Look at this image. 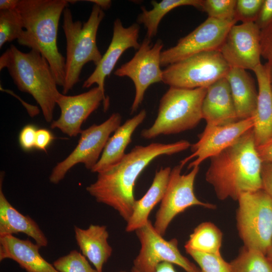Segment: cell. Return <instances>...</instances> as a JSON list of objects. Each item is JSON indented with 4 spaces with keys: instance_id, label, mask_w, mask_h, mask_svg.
<instances>
[{
    "instance_id": "22",
    "label": "cell",
    "mask_w": 272,
    "mask_h": 272,
    "mask_svg": "<svg viewBox=\"0 0 272 272\" xmlns=\"http://www.w3.org/2000/svg\"><path fill=\"white\" fill-rule=\"evenodd\" d=\"M74 231L82 254L98 272H102L104 265L112 253V248L108 242L109 233L106 226L91 224L87 229H82L75 226Z\"/></svg>"
},
{
    "instance_id": "34",
    "label": "cell",
    "mask_w": 272,
    "mask_h": 272,
    "mask_svg": "<svg viewBox=\"0 0 272 272\" xmlns=\"http://www.w3.org/2000/svg\"><path fill=\"white\" fill-rule=\"evenodd\" d=\"M261 55L266 60L272 82V22L260 30Z\"/></svg>"
},
{
    "instance_id": "29",
    "label": "cell",
    "mask_w": 272,
    "mask_h": 272,
    "mask_svg": "<svg viewBox=\"0 0 272 272\" xmlns=\"http://www.w3.org/2000/svg\"><path fill=\"white\" fill-rule=\"evenodd\" d=\"M22 19L16 9L0 10V48L6 43L21 38L24 31Z\"/></svg>"
},
{
    "instance_id": "7",
    "label": "cell",
    "mask_w": 272,
    "mask_h": 272,
    "mask_svg": "<svg viewBox=\"0 0 272 272\" xmlns=\"http://www.w3.org/2000/svg\"><path fill=\"white\" fill-rule=\"evenodd\" d=\"M237 201V226L244 246L266 255L272 242V198L261 189Z\"/></svg>"
},
{
    "instance_id": "19",
    "label": "cell",
    "mask_w": 272,
    "mask_h": 272,
    "mask_svg": "<svg viewBox=\"0 0 272 272\" xmlns=\"http://www.w3.org/2000/svg\"><path fill=\"white\" fill-rule=\"evenodd\" d=\"M253 71L258 88L253 131L255 145L259 147L272 139V82L266 63H261Z\"/></svg>"
},
{
    "instance_id": "23",
    "label": "cell",
    "mask_w": 272,
    "mask_h": 272,
    "mask_svg": "<svg viewBox=\"0 0 272 272\" xmlns=\"http://www.w3.org/2000/svg\"><path fill=\"white\" fill-rule=\"evenodd\" d=\"M146 111L142 110L138 114L120 125L110 137L101 157L91 170L100 173L118 163L124 157L125 150L131 141V136L135 129L145 120Z\"/></svg>"
},
{
    "instance_id": "4",
    "label": "cell",
    "mask_w": 272,
    "mask_h": 272,
    "mask_svg": "<svg viewBox=\"0 0 272 272\" xmlns=\"http://www.w3.org/2000/svg\"><path fill=\"white\" fill-rule=\"evenodd\" d=\"M6 68L14 83L21 92L33 97L45 120L52 121L56 101L60 93L47 60L35 50L22 52L11 44L0 57V70Z\"/></svg>"
},
{
    "instance_id": "11",
    "label": "cell",
    "mask_w": 272,
    "mask_h": 272,
    "mask_svg": "<svg viewBox=\"0 0 272 272\" xmlns=\"http://www.w3.org/2000/svg\"><path fill=\"white\" fill-rule=\"evenodd\" d=\"M135 232L141 243V249L133 260L132 267L139 272H155L158 266L163 262L176 264L186 272H201L180 253L177 240H165L150 220Z\"/></svg>"
},
{
    "instance_id": "25",
    "label": "cell",
    "mask_w": 272,
    "mask_h": 272,
    "mask_svg": "<svg viewBox=\"0 0 272 272\" xmlns=\"http://www.w3.org/2000/svg\"><path fill=\"white\" fill-rule=\"evenodd\" d=\"M171 170L170 167H167L156 171L149 189L141 198L135 201L132 215L125 227L127 232L135 231L148 222L151 212L163 199Z\"/></svg>"
},
{
    "instance_id": "26",
    "label": "cell",
    "mask_w": 272,
    "mask_h": 272,
    "mask_svg": "<svg viewBox=\"0 0 272 272\" xmlns=\"http://www.w3.org/2000/svg\"><path fill=\"white\" fill-rule=\"evenodd\" d=\"M153 9L147 10L142 7L137 22L143 24L147 30L146 36L151 39L157 34L159 25L162 18L172 10L179 7L190 6L200 9L201 0H163L160 2L152 1Z\"/></svg>"
},
{
    "instance_id": "36",
    "label": "cell",
    "mask_w": 272,
    "mask_h": 272,
    "mask_svg": "<svg viewBox=\"0 0 272 272\" xmlns=\"http://www.w3.org/2000/svg\"><path fill=\"white\" fill-rule=\"evenodd\" d=\"M272 22V0H263V4L255 21V24L261 30Z\"/></svg>"
},
{
    "instance_id": "42",
    "label": "cell",
    "mask_w": 272,
    "mask_h": 272,
    "mask_svg": "<svg viewBox=\"0 0 272 272\" xmlns=\"http://www.w3.org/2000/svg\"><path fill=\"white\" fill-rule=\"evenodd\" d=\"M86 1L94 3L102 10H107L111 5V1L110 0H88Z\"/></svg>"
},
{
    "instance_id": "38",
    "label": "cell",
    "mask_w": 272,
    "mask_h": 272,
    "mask_svg": "<svg viewBox=\"0 0 272 272\" xmlns=\"http://www.w3.org/2000/svg\"><path fill=\"white\" fill-rule=\"evenodd\" d=\"M261 179L262 189L272 198V162H262Z\"/></svg>"
},
{
    "instance_id": "20",
    "label": "cell",
    "mask_w": 272,
    "mask_h": 272,
    "mask_svg": "<svg viewBox=\"0 0 272 272\" xmlns=\"http://www.w3.org/2000/svg\"><path fill=\"white\" fill-rule=\"evenodd\" d=\"M40 247L12 235L0 236V261L10 259L27 272H59L41 255Z\"/></svg>"
},
{
    "instance_id": "9",
    "label": "cell",
    "mask_w": 272,
    "mask_h": 272,
    "mask_svg": "<svg viewBox=\"0 0 272 272\" xmlns=\"http://www.w3.org/2000/svg\"><path fill=\"white\" fill-rule=\"evenodd\" d=\"M121 116L114 113L102 123L93 124L83 130L77 146L63 161L53 168L49 181L58 184L74 166L83 163L90 171L99 161L111 133L120 125Z\"/></svg>"
},
{
    "instance_id": "33",
    "label": "cell",
    "mask_w": 272,
    "mask_h": 272,
    "mask_svg": "<svg viewBox=\"0 0 272 272\" xmlns=\"http://www.w3.org/2000/svg\"><path fill=\"white\" fill-rule=\"evenodd\" d=\"M263 0H237L235 18L243 23L255 22Z\"/></svg>"
},
{
    "instance_id": "41",
    "label": "cell",
    "mask_w": 272,
    "mask_h": 272,
    "mask_svg": "<svg viewBox=\"0 0 272 272\" xmlns=\"http://www.w3.org/2000/svg\"><path fill=\"white\" fill-rule=\"evenodd\" d=\"M19 0H1L0 10L16 9Z\"/></svg>"
},
{
    "instance_id": "18",
    "label": "cell",
    "mask_w": 272,
    "mask_h": 272,
    "mask_svg": "<svg viewBox=\"0 0 272 272\" xmlns=\"http://www.w3.org/2000/svg\"><path fill=\"white\" fill-rule=\"evenodd\" d=\"M201 111L202 119L207 122L206 127L227 125L239 120L226 77L207 88Z\"/></svg>"
},
{
    "instance_id": "5",
    "label": "cell",
    "mask_w": 272,
    "mask_h": 272,
    "mask_svg": "<svg viewBox=\"0 0 272 272\" xmlns=\"http://www.w3.org/2000/svg\"><path fill=\"white\" fill-rule=\"evenodd\" d=\"M105 14L94 5L88 20L84 23L74 21L71 10L66 7L63 12V28L66 39L65 79L62 94L66 95L80 81L85 64L92 61L96 66L102 58L96 43V36Z\"/></svg>"
},
{
    "instance_id": "2",
    "label": "cell",
    "mask_w": 272,
    "mask_h": 272,
    "mask_svg": "<svg viewBox=\"0 0 272 272\" xmlns=\"http://www.w3.org/2000/svg\"><path fill=\"white\" fill-rule=\"evenodd\" d=\"M210 159L206 180L219 199L238 200L245 193L262 189V161L257 151L253 128Z\"/></svg>"
},
{
    "instance_id": "13",
    "label": "cell",
    "mask_w": 272,
    "mask_h": 272,
    "mask_svg": "<svg viewBox=\"0 0 272 272\" xmlns=\"http://www.w3.org/2000/svg\"><path fill=\"white\" fill-rule=\"evenodd\" d=\"M236 22L208 17L175 46L162 51L161 66H167L198 53L219 50L229 30Z\"/></svg>"
},
{
    "instance_id": "6",
    "label": "cell",
    "mask_w": 272,
    "mask_h": 272,
    "mask_svg": "<svg viewBox=\"0 0 272 272\" xmlns=\"http://www.w3.org/2000/svg\"><path fill=\"white\" fill-rule=\"evenodd\" d=\"M207 88L170 87L160 100L153 125L141 133L145 139L181 132L194 128L202 119V105Z\"/></svg>"
},
{
    "instance_id": "3",
    "label": "cell",
    "mask_w": 272,
    "mask_h": 272,
    "mask_svg": "<svg viewBox=\"0 0 272 272\" xmlns=\"http://www.w3.org/2000/svg\"><path fill=\"white\" fill-rule=\"evenodd\" d=\"M67 0H19L16 9L23 23L18 43L39 52L48 62L57 85L63 87L65 58L59 52L57 37L59 21Z\"/></svg>"
},
{
    "instance_id": "31",
    "label": "cell",
    "mask_w": 272,
    "mask_h": 272,
    "mask_svg": "<svg viewBox=\"0 0 272 272\" xmlns=\"http://www.w3.org/2000/svg\"><path fill=\"white\" fill-rule=\"evenodd\" d=\"M53 265L59 272H98L90 265L86 257L76 250L57 258Z\"/></svg>"
},
{
    "instance_id": "17",
    "label": "cell",
    "mask_w": 272,
    "mask_h": 272,
    "mask_svg": "<svg viewBox=\"0 0 272 272\" xmlns=\"http://www.w3.org/2000/svg\"><path fill=\"white\" fill-rule=\"evenodd\" d=\"M140 29L138 23L124 27L119 19L115 20L111 42L94 71L84 81L83 88H89L96 84L105 93V79L110 75L121 55L129 48L138 50L140 48L141 44L138 41Z\"/></svg>"
},
{
    "instance_id": "10",
    "label": "cell",
    "mask_w": 272,
    "mask_h": 272,
    "mask_svg": "<svg viewBox=\"0 0 272 272\" xmlns=\"http://www.w3.org/2000/svg\"><path fill=\"white\" fill-rule=\"evenodd\" d=\"M180 164L171 170L166 191L155 216L153 224L156 231L164 236L173 219L187 208L194 206L214 209L215 205L201 201L194 192V183L199 171L195 166L187 174H181Z\"/></svg>"
},
{
    "instance_id": "14",
    "label": "cell",
    "mask_w": 272,
    "mask_h": 272,
    "mask_svg": "<svg viewBox=\"0 0 272 272\" xmlns=\"http://www.w3.org/2000/svg\"><path fill=\"white\" fill-rule=\"evenodd\" d=\"M230 66L253 71L260 64V30L254 22L233 25L219 50Z\"/></svg>"
},
{
    "instance_id": "12",
    "label": "cell",
    "mask_w": 272,
    "mask_h": 272,
    "mask_svg": "<svg viewBox=\"0 0 272 272\" xmlns=\"http://www.w3.org/2000/svg\"><path fill=\"white\" fill-rule=\"evenodd\" d=\"M151 39L146 37L133 57L114 72L115 75L127 77L133 82L135 96L131 106V113L137 110L150 86L163 82V70L161 69V54L163 43L160 39L153 45Z\"/></svg>"
},
{
    "instance_id": "1",
    "label": "cell",
    "mask_w": 272,
    "mask_h": 272,
    "mask_svg": "<svg viewBox=\"0 0 272 272\" xmlns=\"http://www.w3.org/2000/svg\"><path fill=\"white\" fill-rule=\"evenodd\" d=\"M191 145L188 141L181 140L136 146L118 163L98 173L96 180L86 190L97 202L112 208L127 222L136 200L133 194L135 181L142 171L157 157L181 152Z\"/></svg>"
},
{
    "instance_id": "30",
    "label": "cell",
    "mask_w": 272,
    "mask_h": 272,
    "mask_svg": "<svg viewBox=\"0 0 272 272\" xmlns=\"http://www.w3.org/2000/svg\"><path fill=\"white\" fill-rule=\"evenodd\" d=\"M236 1L201 0L200 10L205 12L210 18L236 21L235 18Z\"/></svg>"
},
{
    "instance_id": "37",
    "label": "cell",
    "mask_w": 272,
    "mask_h": 272,
    "mask_svg": "<svg viewBox=\"0 0 272 272\" xmlns=\"http://www.w3.org/2000/svg\"><path fill=\"white\" fill-rule=\"evenodd\" d=\"M54 139V135L49 129L39 128L36 134L35 149L46 152Z\"/></svg>"
},
{
    "instance_id": "27",
    "label": "cell",
    "mask_w": 272,
    "mask_h": 272,
    "mask_svg": "<svg viewBox=\"0 0 272 272\" xmlns=\"http://www.w3.org/2000/svg\"><path fill=\"white\" fill-rule=\"evenodd\" d=\"M222 233L213 223L203 222L198 225L185 244L186 249L202 252L221 254Z\"/></svg>"
},
{
    "instance_id": "28",
    "label": "cell",
    "mask_w": 272,
    "mask_h": 272,
    "mask_svg": "<svg viewBox=\"0 0 272 272\" xmlns=\"http://www.w3.org/2000/svg\"><path fill=\"white\" fill-rule=\"evenodd\" d=\"M229 265L231 272H272V265L265 254L245 246Z\"/></svg>"
},
{
    "instance_id": "35",
    "label": "cell",
    "mask_w": 272,
    "mask_h": 272,
    "mask_svg": "<svg viewBox=\"0 0 272 272\" xmlns=\"http://www.w3.org/2000/svg\"><path fill=\"white\" fill-rule=\"evenodd\" d=\"M36 126L28 124L21 130L19 134V143L25 152H29L35 149V138L37 130Z\"/></svg>"
},
{
    "instance_id": "43",
    "label": "cell",
    "mask_w": 272,
    "mask_h": 272,
    "mask_svg": "<svg viewBox=\"0 0 272 272\" xmlns=\"http://www.w3.org/2000/svg\"><path fill=\"white\" fill-rule=\"evenodd\" d=\"M266 256L268 259L269 262L272 265V242L270 244V246L266 254Z\"/></svg>"
},
{
    "instance_id": "44",
    "label": "cell",
    "mask_w": 272,
    "mask_h": 272,
    "mask_svg": "<svg viewBox=\"0 0 272 272\" xmlns=\"http://www.w3.org/2000/svg\"><path fill=\"white\" fill-rule=\"evenodd\" d=\"M118 272H126V271H118Z\"/></svg>"
},
{
    "instance_id": "16",
    "label": "cell",
    "mask_w": 272,
    "mask_h": 272,
    "mask_svg": "<svg viewBox=\"0 0 272 272\" xmlns=\"http://www.w3.org/2000/svg\"><path fill=\"white\" fill-rule=\"evenodd\" d=\"M254 126L253 117L221 126L205 127L199 135L198 141L191 145V155L180 162L184 165L192 159L188 169L199 165L205 160L218 154L232 145Z\"/></svg>"
},
{
    "instance_id": "15",
    "label": "cell",
    "mask_w": 272,
    "mask_h": 272,
    "mask_svg": "<svg viewBox=\"0 0 272 272\" xmlns=\"http://www.w3.org/2000/svg\"><path fill=\"white\" fill-rule=\"evenodd\" d=\"M101 102L106 111L109 107V100L98 87L73 96L60 93L56 101L60 109V115L57 119L51 122V128L59 129L70 137L77 136L83 130V123L99 107Z\"/></svg>"
},
{
    "instance_id": "8",
    "label": "cell",
    "mask_w": 272,
    "mask_h": 272,
    "mask_svg": "<svg viewBox=\"0 0 272 272\" xmlns=\"http://www.w3.org/2000/svg\"><path fill=\"white\" fill-rule=\"evenodd\" d=\"M230 68L219 50L202 52L166 66L163 82L183 89L208 88L226 77Z\"/></svg>"
},
{
    "instance_id": "21",
    "label": "cell",
    "mask_w": 272,
    "mask_h": 272,
    "mask_svg": "<svg viewBox=\"0 0 272 272\" xmlns=\"http://www.w3.org/2000/svg\"><path fill=\"white\" fill-rule=\"evenodd\" d=\"M4 173L0 180V236L24 233L31 237L40 247L48 245V240L36 222L31 217L18 211L5 196L2 184Z\"/></svg>"
},
{
    "instance_id": "32",
    "label": "cell",
    "mask_w": 272,
    "mask_h": 272,
    "mask_svg": "<svg viewBox=\"0 0 272 272\" xmlns=\"http://www.w3.org/2000/svg\"><path fill=\"white\" fill-rule=\"evenodd\" d=\"M200 267L201 272H231L229 263L226 262L221 254L202 252L186 249Z\"/></svg>"
},
{
    "instance_id": "24",
    "label": "cell",
    "mask_w": 272,
    "mask_h": 272,
    "mask_svg": "<svg viewBox=\"0 0 272 272\" xmlns=\"http://www.w3.org/2000/svg\"><path fill=\"white\" fill-rule=\"evenodd\" d=\"M226 78L238 119L252 117L256 110L258 91L251 76L245 70L231 67Z\"/></svg>"
},
{
    "instance_id": "40",
    "label": "cell",
    "mask_w": 272,
    "mask_h": 272,
    "mask_svg": "<svg viewBox=\"0 0 272 272\" xmlns=\"http://www.w3.org/2000/svg\"><path fill=\"white\" fill-rule=\"evenodd\" d=\"M131 272H139L133 267H132ZM155 272H177L173 265L169 262H163L160 264Z\"/></svg>"
},
{
    "instance_id": "39",
    "label": "cell",
    "mask_w": 272,
    "mask_h": 272,
    "mask_svg": "<svg viewBox=\"0 0 272 272\" xmlns=\"http://www.w3.org/2000/svg\"><path fill=\"white\" fill-rule=\"evenodd\" d=\"M256 149L262 162H272V139Z\"/></svg>"
}]
</instances>
